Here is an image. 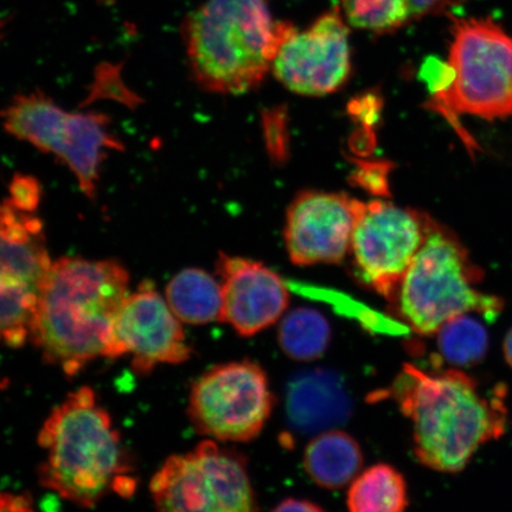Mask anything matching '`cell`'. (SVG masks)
I'll return each mask as SVG.
<instances>
[{"label": "cell", "mask_w": 512, "mask_h": 512, "mask_svg": "<svg viewBox=\"0 0 512 512\" xmlns=\"http://www.w3.org/2000/svg\"><path fill=\"white\" fill-rule=\"evenodd\" d=\"M128 288L130 274L117 260L53 261L30 337L44 360L76 376L106 357Z\"/></svg>", "instance_id": "obj_1"}, {"label": "cell", "mask_w": 512, "mask_h": 512, "mask_svg": "<svg viewBox=\"0 0 512 512\" xmlns=\"http://www.w3.org/2000/svg\"><path fill=\"white\" fill-rule=\"evenodd\" d=\"M392 395L413 422L416 457L435 471L464 470L478 448L502 437L507 427L505 389L484 394L457 369L426 373L407 364Z\"/></svg>", "instance_id": "obj_2"}, {"label": "cell", "mask_w": 512, "mask_h": 512, "mask_svg": "<svg viewBox=\"0 0 512 512\" xmlns=\"http://www.w3.org/2000/svg\"><path fill=\"white\" fill-rule=\"evenodd\" d=\"M44 459L38 479L81 508H93L108 492L134 491L120 434L92 388L81 387L49 414L38 433Z\"/></svg>", "instance_id": "obj_3"}, {"label": "cell", "mask_w": 512, "mask_h": 512, "mask_svg": "<svg viewBox=\"0 0 512 512\" xmlns=\"http://www.w3.org/2000/svg\"><path fill=\"white\" fill-rule=\"evenodd\" d=\"M296 30L275 21L265 0H207L182 27L192 78L210 93L252 91Z\"/></svg>", "instance_id": "obj_4"}, {"label": "cell", "mask_w": 512, "mask_h": 512, "mask_svg": "<svg viewBox=\"0 0 512 512\" xmlns=\"http://www.w3.org/2000/svg\"><path fill=\"white\" fill-rule=\"evenodd\" d=\"M483 274L451 232L433 224L389 303L392 312L421 336L437 335L441 326L476 312L489 322L503 310V300L477 290Z\"/></svg>", "instance_id": "obj_5"}, {"label": "cell", "mask_w": 512, "mask_h": 512, "mask_svg": "<svg viewBox=\"0 0 512 512\" xmlns=\"http://www.w3.org/2000/svg\"><path fill=\"white\" fill-rule=\"evenodd\" d=\"M452 81L431 106L459 127L458 115L512 118V37L488 18L454 21L448 55Z\"/></svg>", "instance_id": "obj_6"}, {"label": "cell", "mask_w": 512, "mask_h": 512, "mask_svg": "<svg viewBox=\"0 0 512 512\" xmlns=\"http://www.w3.org/2000/svg\"><path fill=\"white\" fill-rule=\"evenodd\" d=\"M2 120L11 136L66 165L89 200L98 191L108 153L124 150L105 114L63 110L40 91L16 95L2 111Z\"/></svg>", "instance_id": "obj_7"}, {"label": "cell", "mask_w": 512, "mask_h": 512, "mask_svg": "<svg viewBox=\"0 0 512 512\" xmlns=\"http://www.w3.org/2000/svg\"><path fill=\"white\" fill-rule=\"evenodd\" d=\"M150 490L159 511L258 510L246 459L214 440L166 459L153 476Z\"/></svg>", "instance_id": "obj_8"}, {"label": "cell", "mask_w": 512, "mask_h": 512, "mask_svg": "<svg viewBox=\"0 0 512 512\" xmlns=\"http://www.w3.org/2000/svg\"><path fill=\"white\" fill-rule=\"evenodd\" d=\"M51 265L40 217L0 202V344L21 348L30 339Z\"/></svg>", "instance_id": "obj_9"}, {"label": "cell", "mask_w": 512, "mask_h": 512, "mask_svg": "<svg viewBox=\"0 0 512 512\" xmlns=\"http://www.w3.org/2000/svg\"><path fill=\"white\" fill-rule=\"evenodd\" d=\"M435 222L387 201L358 202L350 251L358 283L392 302Z\"/></svg>", "instance_id": "obj_10"}, {"label": "cell", "mask_w": 512, "mask_h": 512, "mask_svg": "<svg viewBox=\"0 0 512 512\" xmlns=\"http://www.w3.org/2000/svg\"><path fill=\"white\" fill-rule=\"evenodd\" d=\"M265 371L243 361L211 368L192 386L189 415L198 433L246 443L258 437L273 409Z\"/></svg>", "instance_id": "obj_11"}, {"label": "cell", "mask_w": 512, "mask_h": 512, "mask_svg": "<svg viewBox=\"0 0 512 512\" xmlns=\"http://www.w3.org/2000/svg\"><path fill=\"white\" fill-rule=\"evenodd\" d=\"M273 73L291 92L306 96L335 93L351 73L349 24L336 6L304 31L287 38L275 57Z\"/></svg>", "instance_id": "obj_12"}, {"label": "cell", "mask_w": 512, "mask_h": 512, "mask_svg": "<svg viewBox=\"0 0 512 512\" xmlns=\"http://www.w3.org/2000/svg\"><path fill=\"white\" fill-rule=\"evenodd\" d=\"M181 320L152 284L128 294L115 320L105 358L131 356L136 373H151L159 364H181L191 357Z\"/></svg>", "instance_id": "obj_13"}, {"label": "cell", "mask_w": 512, "mask_h": 512, "mask_svg": "<svg viewBox=\"0 0 512 512\" xmlns=\"http://www.w3.org/2000/svg\"><path fill=\"white\" fill-rule=\"evenodd\" d=\"M358 202L337 192H300L288 207L285 224L286 249L293 264H339L347 258Z\"/></svg>", "instance_id": "obj_14"}, {"label": "cell", "mask_w": 512, "mask_h": 512, "mask_svg": "<svg viewBox=\"0 0 512 512\" xmlns=\"http://www.w3.org/2000/svg\"><path fill=\"white\" fill-rule=\"evenodd\" d=\"M220 275L223 310L221 323L251 337L279 322L290 304V293L278 273L261 262L221 254Z\"/></svg>", "instance_id": "obj_15"}, {"label": "cell", "mask_w": 512, "mask_h": 512, "mask_svg": "<svg viewBox=\"0 0 512 512\" xmlns=\"http://www.w3.org/2000/svg\"><path fill=\"white\" fill-rule=\"evenodd\" d=\"M286 413L294 430L328 431L351 415V401L341 377L328 370L306 371L288 383Z\"/></svg>", "instance_id": "obj_16"}, {"label": "cell", "mask_w": 512, "mask_h": 512, "mask_svg": "<svg viewBox=\"0 0 512 512\" xmlns=\"http://www.w3.org/2000/svg\"><path fill=\"white\" fill-rule=\"evenodd\" d=\"M363 465L360 445L350 434L328 430L313 438L304 453V469L317 485L341 489L354 480Z\"/></svg>", "instance_id": "obj_17"}, {"label": "cell", "mask_w": 512, "mask_h": 512, "mask_svg": "<svg viewBox=\"0 0 512 512\" xmlns=\"http://www.w3.org/2000/svg\"><path fill=\"white\" fill-rule=\"evenodd\" d=\"M166 302L182 323L203 325L221 322L222 285L200 268H185L166 287Z\"/></svg>", "instance_id": "obj_18"}, {"label": "cell", "mask_w": 512, "mask_h": 512, "mask_svg": "<svg viewBox=\"0 0 512 512\" xmlns=\"http://www.w3.org/2000/svg\"><path fill=\"white\" fill-rule=\"evenodd\" d=\"M347 505L352 512H400L408 507L407 484L387 464L369 467L352 480Z\"/></svg>", "instance_id": "obj_19"}, {"label": "cell", "mask_w": 512, "mask_h": 512, "mask_svg": "<svg viewBox=\"0 0 512 512\" xmlns=\"http://www.w3.org/2000/svg\"><path fill=\"white\" fill-rule=\"evenodd\" d=\"M278 341L291 360L311 362L322 357L331 341V328L322 313L311 307H299L281 319Z\"/></svg>", "instance_id": "obj_20"}, {"label": "cell", "mask_w": 512, "mask_h": 512, "mask_svg": "<svg viewBox=\"0 0 512 512\" xmlns=\"http://www.w3.org/2000/svg\"><path fill=\"white\" fill-rule=\"evenodd\" d=\"M438 335V348L444 360L456 367H471L483 361L489 336L485 326L467 313L448 320Z\"/></svg>", "instance_id": "obj_21"}, {"label": "cell", "mask_w": 512, "mask_h": 512, "mask_svg": "<svg viewBox=\"0 0 512 512\" xmlns=\"http://www.w3.org/2000/svg\"><path fill=\"white\" fill-rule=\"evenodd\" d=\"M345 21L356 29L383 35L413 21L408 0H339Z\"/></svg>", "instance_id": "obj_22"}, {"label": "cell", "mask_w": 512, "mask_h": 512, "mask_svg": "<svg viewBox=\"0 0 512 512\" xmlns=\"http://www.w3.org/2000/svg\"><path fill=\"white\" fill-rule=\"evenodd\" d=\"M10 200L19 208L35 211L41 200L40 184L28 176H17L10 185Z\"/></svg>", "instance_id": "obj_23"}, {"label": "cell", "mask_w": 512, "mask_h": 512, "mask_svg": "<svg viewBox=\"0 0 512 512\" xmlns=\"http://www.w3.org/2000/svg\"><path fill=\"white\" fill-rule=\"evenodd\" d=\"M465 0H408L412 19H420L426 16L443 14Z\"/></svg>", "instance_id": "obj_24"}, {"label": "cell", "mask_w": 512, "mask_h": 512, "mask_svg": "<svg viewBox=\"0 0 512 512\" xmlns=\"http://www.w3.org/2000/svg\"><path fill=\"white\" fill-rule=\"evenodd\" d=\"M31 509L32 501L28 495L0 492V511H28Z\"/></svg>", "instance_id": "obj_25"}, {"label": "cell", "mask_w": 512, "mask_h": 512, "mask_svg": "<svg viewBox=\"0 0 512 512\" xmlns=\"http://www.w3.org/2000/svg\"><path fill=\"white\" fill-rule=\"evenodd\" d=\"M323 508L319 505L306 501V499L288 498L281 502L274 511H322Z\"/></svg>", "instance_id": "obj_26"}, {"label": "cell", "mask_w": 512, "mask_h": 512, "mask_svg": "<svg viewBox=\"0 0 512 512\" xmlns=\"http://www.w3.org/2000/svg\"><path fill=\"white\" fill-rule=\"evenodd\" d=\"M504 357L512 368V329L508 332L507 337L504 339Z\"/></svg>", "instance_id": "obj_27"}, {"label": "cell", "mask_w": 512, "mask_h": 512, "mask_svg": "<svg viewBox=\"0 0 512 512\" xmlns=\"http://www.w3.org/2000/svg\"><path fill=\"white\" fill-rule=\"evenodd\" d=\"M4 28H5V21H3V19H0V40H2Z\"/></svg>", "instance_id": "obj_28"}]
</instances>
